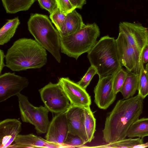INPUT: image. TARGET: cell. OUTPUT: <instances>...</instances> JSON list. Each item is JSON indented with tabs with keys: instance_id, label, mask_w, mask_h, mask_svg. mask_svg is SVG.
Here are the masks:
<instances>
[{
	"instance_id": "1",
	"label": "cell",
	"mask_w": 148,
	"mask_h": 148,
	"mask_svg": "<svg viewBox=\"0 0 148 148\" xmlns=\"http://www.w3.org/2000/svg\"><path fill=\"white\" fill-rule=\"evenodd\" d=\"M143 99L138 95L118 100L107 117L103 130V139L110 143L125 138L132 124L143 112Z\"/></svg>"
},
{
	"instance_id": "2",
	"label": "cell",
	"mask_w": 148,
	"mask_h": 148,
	"mask_svg": "<svg viewBox=\"0 0 148 148\" xmlns=\"http://www.w3.org/2000/svg\"><path fill=\"white\" fill-rule=\"evenodd\" d=\"M6 66L13 71L40 69L46 64V50L35 40L26 38L15 41L5 55Z\"/></svg>"
},
{
	"instance_id": "3",
	"label": "cell",
	"mask_w": 148,
	"mask_h": 148,
	"mask_svg": "<svg viewBox=\"0 0 148 148\" xmlns=\"http://www.w3.org/2000/svg\"><path fill=\"white\" fill-rule=\"evenodd\" d=\"M91 65L99 79L114 74L121 68L116 39L108 35L102 37L88 53Z\"/></svg>"
},
{
	"instance_id": "4",
	"label": "cell",
	"mask_w": 148,
	"mask_h": 148,
	"mask_svg": "<svg viewBox=\"0 0 148 148\" xmlns=\"http://www.w3.org/2000/svg\"><path fill=\"white\" fill-rule=\"evenodd\" d=\"M27 25L29 32L35 40L60 63L61 59L60 36L48 17L37 13L32 14Z\"/></svg>"
},
{
	"instance_id": "5",
	"label": "cell",
	"mask_w": 148,
	"mask_h": 148,
	"mask_svg": "<svg viewBox=\"0 0 148 148\" xmlns=\"http://www.w3.org/2000/svg\"><path fill=\"white\" fill-rule=\"evenodd\" d=\"M99 29L95 23L85 24L76 33L60 37V52L76 60L84 53H88L97 42Z\"/></svg>"
},
{
	"instance_id": "6",
	"label": "cell",
	"mask_w": 148,
	"mask_h": 148,
	"mask_svg": "<svg viewBox=\"0 0 148 148\" xmlns=\"http://www.w3.org/2000/svg\"><path fill=\"white\" fill-rule=\"evenodd\" d=\"M17 96L22 121L34 125L37 133H46L50 123L49 110L45 106H34L27 97L21 93Z\"/></svg>"
},
{
	"instance_id": "7",
	"label": "cell",
	"mask_w": 148,
	"mask_h": 148,
	"mask_svg": "<svg viewBox=\"0 0 148 148\" xmlns=\"http://www.w3.org/2000/svg\"><path fill=\"white\" fill-rule=\"evenodd\" d=\"M45 106L52 113L57 114L66 110L71 103L62 86L58 82H49L39 90Z\"/></svg>"
},
{
	"instance_id": "8",
	"label": "cell",
	"mask_w": 148,
	"mask_h": 148,
	"mask_svg": "<svg viewBox=\"0 0 148 148\" xmlns=\"http://www.w3.org/2000/svg\"><path fill=\"white\" fill-rule=\"evenodd\" d=\"M116 41L121 65L129 72L139 74L141 53L129 43L121 33H119Z\"/></svg>"
},
{
	"instance_id": "9",
	"label": "cell",
	"mask_w": 148,
	"mask_h": 148,
	"mask_svg": "<svg viewBox=\"0 0 148 148\" xmlns=\"http://www.w3.org/2000/svg\"><path fill=\"white\" fill-rule=\"evenodd\" d=\"M29 84L25 77L14 73H5L0 76V102H3L11 97L17 95Z\"/></svg>"
},
{
	"instance_id": "10",
	"label": "cell",
	"mask_w": 148,
	"mask_h": 148,
	"mask_svg": "<svg viewBox=\"0 0 148 148\" xmlns=\"http://www.w3.org/2000/svg\"><path fill=\"white\" fill-rule=\"evenodd\" d=\"M119 33L123 34L129 43L140 53L145 45L148 43V29L140 23L121 22Z\"/></svg>"
},
{
	"instance_id": "11",
	"label": "cell",
	"mask_w": 148,
	"mask_h": 148,
	"mask_svg": "<svg viewBox=\"0 0 148 148\" xmlns=\"http://www.w3.org/2000/svg\"><path fill=\"white\" fill-rule=\"evenodd\" d=\"M58 82L71 104L83 108L90 107L91 99L86 89L68 77H61L59 79Z\"/></svg>"
},
{
	"instance_id": "12",
	"label": "cell",
	"mask_w": 148,
	"mask_h": 148,
	"mask_svg": "<svg viewBox=\"0 0 148 148\" xmlns=\"http://www.w3.org/2000/svg\"><path fill=\"white\" fill-rule=\"evenodd\" d=\"M114 74L99 79L94 88V101L100 109H106L115 100L116 94L113 88Z\"/></svg>"
},
{
	"instance_id": "13",
	"label": "cell",
	"mask_w": 148,
	"mask_h": 148,
	"mask_svg": "<svg viewBox=\"0 0 148 148\" xmlns=\"http://www.w3.org/2000/svg\"><path fill=\"white\" fill-rule=\"evenodd\" d=\"M66 110L56 114L50 122L45 136L48 141L59 144L62 147L69 133Z\"/></svg>"
},
{
	"instance_id": "14",
	"label": "cell",
	"mask_w": 148,
	"mask_h": 148,
	"mask_svg": "<svg viewBox=\"0 0 148 148\" xmlns=\"http://www.w3.org/2000/svg\"><path fill=\"white\" fill-rule=\"evenodd\" d=\"M84 108L71 104L66 110V116L69 127V133L77 135L87 143L88 140L83 123Z\"/></svg>"
},
{
	"instance_id": "15",
	"label": "cell",
	"mask_w": 148,
	"mask_h": 148,
	"mask_svg": "<svg viewBox=\"0 0 148 148\" xmlns=\"http://www.w3.org/2000/svg\"><path fill=\"white\" fill-rule=\"evenodd\" d=\"M21 122L8 119L0 122V148H8L21 131Z\"/></svg>"
},
{
	"instance_id": "16",
	"label": "cell",
	"mask_w": 148,
	"mask_h": 148,
	"mask_svg": "<svg viewBox=\"0 0 148 148\" xmlns=\"http://www.w3.org/2000/svg\"><path fill=\"white\" fill-rule=\"evenodd\" d=\"M62 147L58 144L49 142L46 139L31 134L27 135L18 134L14 143L8 148H58Z\"/></svg>"
},
{
	"instance_id": "17",
	"label": "cell",
	"mask_w": 148,
	"mask_h": 148,
	"mask_svg": "<svg viewBox=\"0 0 148 148\" xmlns=\"http://www.w3.org/2000/svg\"><path fill=\"white\" fill-rule=\"evenodd\" d=\"M85 24L81 15L75 10L68 14L60 30V37L72 34L80 30Z\"/></svg>"
},
{
	"instance_id": "18",
	"label": "cell",
	"mask_w": 148,
	"mask_h": 148,
	"mask_svg": "<svg viewBox=\"0 0 148 148\" xmlns=\"http://www.w3.org/2000/svg\"><path fill=\"white\" fill-rule=\"evenodd\" d=\"M138 78L139 74L128 72L120 91L123 96V99H127L133 97L138 90Z\"/></svg>"
},
{
	"instance_id": "19",
	"label": "cell",
	"mask_w": 148,
	"mask_h": 148,
	"mask_svg": "<svg viewBox=\"0 0 148 148\" xmlns=\"http://www.w3.org/2000/svg\"><path fill=\"white\" fill-rule=\"evenodd\" d=\"M7 13L15 14L28 10L36 0H1Z\"/></svg>"
},
{
	"instance_id": "20",
	"label": "cell",
	"mask_w": 148,
	"mask_h": 148,
	"mask_svg": "<svg viewBox=\"0 0 148 148\" xmlns=\"http://www.w3.org/2000/svg\"><path fill=\"white\" fill-rule=\"evenodd\" d=\"M148 136V118H142L135 121L128 129L127 136L143 138Z\"/></svg>"
},
{
	"instance_id": "21",
	"label": "cell",
	"mask_w": 148,
	"mask_h": 148,
	"mask_svg": "<svg viewBox=\"0 0 148 148\" xmlns=\"http://www.w3.org/2000/svg\"><path fill=\"white\" fill-rule=\"evenodd\" d=\"M83 123L88 142L94 138L96 131V119L90 107H84L83 109Z\"/></svg>"
},
{
	"instance_id": "22",
	"label": "cell",
	"mask_w": 148,
	"mask_h": 148,
	"mask_svg": "<svg viewBox=\"0 0 148 148\" xmlns=\"http://www.w3.org/2000/svg\"><path fill=\"white\" fill-rule=\"evenodd\" d=\"M20 23L18 17L8 20L0 30V45H3L10 41Z\"/></svg>"
},
{
	"instance_id": "23",
	"label": "cell",
	"mask_w": 148,
	"mask_h": 148,
	"mask_svg": "<svg viewBox=\"0 0 148 148\" xmlns=\"http://www.w3.org/2000/svg\"><path fill=\"white\" fill-rule=\"evenodd\" d=\"M138 94L143 99L148 95V72L144 68L141 56L139 73Z\"/></svg>"
},
{
	"instance_id": "24",
	"label": "cell",
	"mask_w": 148,
	"mask_h": 148,
	"mask_svg": "<svg viewBox=\"0 0 148 148\" xmlns=\"http://www.w3.org/2000/svg\"><path fill=\"white\" fill-rule=\"evenodd\" d=\"M143 143V138L138 137L132 138H130L127 139L125 138L113 143H108L99 147L134 148L135 146Z\"/></svg>"
},
{
	"instance_id": "25",
	"label": "cell",
	"mask_w": 148,
	"mask_h": 148,
	"mask_svg": "<svg viewBox=\"0 0 148 148\" xmlns=\"http://www.w3.org/2000/svg\"><path fill=\"white\" fill-rule=\"evenodd\" d=\"M127 74L128 72L121 68L114 74L113 88L116 94L120 92Z\"/></svg>"
},
{
	"instance_id": "26",
	"label": "cell",
	"mask_w": 148,
	"mask_h": 148,
	"mask_svg": "<svg viewBox=\"0 0 148 148\" xmlns=\"http://www.w3.org/2000/svg\"><path fill=\"white\" fill-rule=\"evenodd\" d=\"M86 143L79 136L69 133L62 147H82Z\"/></svg>"
},
{
	"instance_id": "27",
	"label": "cell",
	"mask_w": 148,
	"mask_h": 148,
	"mask_svg": "<svg viewBox=\"0 0 148 148\" xmlns=\"http://www.w3.org/2000/svg\"><path fill=\"white\" fill-rule=\"evenodd\" d=\"M67 14L62 12L59 8L50 15V18L58 32L60 30Z\"/></svg>"
},
{
	"instance_id": "28",
	"label": "cell",
	"mask_w": 148,
	"mask_h": 148,
	"mask_svg": "<svg viewBox=\"0 0 148 148\" xmlns=\"http://www.w3.org/2000/svg\"><path fill=\"white\" fill-rule=\"evenodd\" d=\"M97 74V70L95 67L91 65L84 76L77 84L80 87L86 89L93 76Z\"/></svg>"
},
{
	"instance_id": "29",
	"label": "cell",
	"mask_w": 148,
	"mask_h": 148,
	"mask_svg": "<svg viewBox=\"0 0 148 148\" xmlns=\"http://www.w3.org/2000/svg\"><path fill=\"white\" fill-rule=\"evenodd\" d=\"M41 7L52 14L58 8L57 0H38Z\"/></svg>"
},
{
	"instance_id": "30",
	"label": "cell",
	"mask_w": 148,
	"mask_h": 148,
	"mask_svg": "<svg viewBox=\"0 0 148 148\" xmlns=\"http://www.w3.org/2000/svg\"><path fill=\"white\" fill-rule=\"evenodd\" d=\"M58 8L62 13L67 14L76 8L69 0H57Z\"/></svg>"
},
{
	"instance_id": "31",
	"label": "cell",
	"mask_w": 148,
	"mask_h": 148,
	"mask_svg": "<svg viewBox=\"0 0 148 148\" xmlns=\"http://www.w3.org/2000/svg\"><path fill=\"white\" fill-rule=\"evenodd\" d=\"M141 56L144 64L148 62V43L144 47L141 53Z\"/></svg>"
},
{
	"instance_id": "32",
	"label": "cell",
	"mask_w": 148,
	"mask_h": 148,
	"mask_svg": "<svg viewBox=\"0 0 148 148\" xmlns=\"http://www.w3.org/2000/svg\"><path fill=\"white\" fill-rule=\"evenodd\" d=\"M76 8L81 9L83 5L86 4V0H69Z\"/></svg>"
},
{
	"instance_id": "33",
	"label": "cell",
	"mask_w": 148,
	"mask_h": 148,
	"mask_svg": "<svg viewBox=\"0 0 148 148\" xmlns=\"http://www.w3.org/2000/svg\"><path fill=\"white\" fill-rule=\"evenodd\" d=\"M0 73L1 74V71L3 68L6 66L4 63V58H5V55L3 51L1 49H0Z\"/></svg>"
},
{
	"instance_id": "34",
	"label": "cell",
	"mask_w": 148,
	"mask_h": 148,
	"mask_svg": "<svg viewBox=\"0 0 148 148\" xmlns=\"http://www.w3.org/2000/svg\"><path fill=\"white\" fill-rule=\"evenodd\" d=\"M148 147V142L137 145L135 146L134 148H144Z\"/></svg>"
},
{
	"instance_id": "35",
	"label": "cell",
	"mask_w": 148,
	"mask_h": 148,
	"mask_svg": "<svg viewBox=\"0 0 148 148\" xmlns=\"http://www.w3.org/2000/svg\"><path fill=\"white\" fill-rule=\"evenodd\" d=\"M145 70L148 72V62L146 64V66L145 68Z\"/></svg>"
},
{
	"instance_id": "36",
	"label": "cell",
	"mask_w": 148,
	"mask_h": 148,
	"mask_svg": "<svg viewBox=\"0 0 148 148\" xmlns=\"http://www.w3.org/2000/svg\"></svg>"
}]
</instances>
